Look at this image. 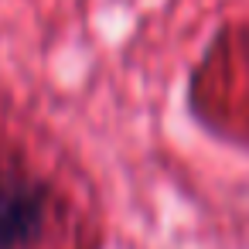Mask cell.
<instances>
[{
  "instance_id": "1",
  "label": "cell",
  "mask_w": 249,
  "mask_h": 249,
  "mask_svg": "<svg viewBox=\"0 0 249 249\" xmlns=\"http://www.w3.org/2000/svg\"><path fill=\"white\" fill-rule=\"evenodd\" d=\"M48 218V195L18 171L0 167V249L28 246Z\"/></svg>"
}]
</instances>
